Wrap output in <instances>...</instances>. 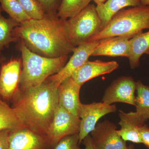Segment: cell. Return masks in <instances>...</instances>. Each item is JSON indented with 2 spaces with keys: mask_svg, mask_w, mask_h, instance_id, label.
<instances>
[{
  "mask_svg": "<svg viewBox=\"0 0 149 149\" xmlns=\"http://www.w3.org/2000/svg\"><path fill=\"white\" fill-rule=\"evenodd\" d=\"M66 20L57 13H46L41 19L20 24L14 29L13 36L40 55L52 58L68 56L75 47L68 38Z\"/></svg>",
  "mask_w": 149,
  "mask_h": 149,
  "instance_id": "1",
  "label": "cell"
},
{
  "mask_svg": "<svg viewBox=\"0 0 149 149\" xmlns=\"http://www.w3.org/2000/svg\"><path fill=\"white\" fill-rule=\"evenodd\" d=\"M58 88L47 78L37 87L20 91L13 107L23 127L47 136L58 105Z\"/></svg>",
  "mask_w": 149,
  "mask_h": 149,
  "instance_id": "2",
  "label": "cell"
},
{
  "mask_svg": "<svg viewBox=\"0 0 149 149\" xmlns=\"http://www.w3.org/2000/svg\"><path fill=\"white\" fill-rule=\"evenodd\" d=\"M17 42L22 65L19 83L21 91L41 85L48 77L59 71L68 60V56L52 58L40 55L30 51L22 41Z\"/></svg>",
  "mask_w": 149,
  "mask_h": 149,
  "instance_id": "3",
  "label": "cell"
},
{
  "mask_svg": "<svg viewBox=\"0 0 149 149\" xmlns=\"http://www.w3.org/2000/svg\"><path fill=\"white\" fill-rule=\"evenodd\" d=\"M145 29H149V6L124 8L116 13L102 30L91 37L89 42L117 36L131 39Z\"/></svg>",
  "mask_w": 149,
  "mask_h": 149,
  "instance_id": "4",
  "label": "cell"
},
{
  "mask_svg": "<svg viewBox=\"0 0 149 149\" xmlns=\"http://www.w3.org/2000/svg\"><path fill=\"white\" fill-rule=\"evenodd\" d=\"M66 26L70 41L75 47L89 42L91 37L103 29L96 6L93 4H90L79 13L67 19Z\"/></svg>",
  "mask_w": 149,
  "mask_h": 149,
  "instance_id": "5",
  "label": "cell"
},
{
  "mask_svg": "<svg viewBox=\"0 0 149 149\" xmlns=\"http://www.w3.org/2000/svg\"><path fill=\"white\" fill-rule=\"evenodd\" d=\"M80 118L67 111L58 105L47 137L52 147H54L61 139L65 136L79 133Z\"/></svg>",
  "mask_w": 149,
  "mask_h": 149,
  "instance_id": "6",
  "label": "cell"
},
{
  "mask_svg": "<svg viewBox=\"0 0 149 149\" xmlns=\"http://www.w3.org/2000/svg\"><path fill=\"white\" fill-rule=\"evenodd\" d=\"M117 107L114 104H108L103 102L82 104L79 112L80 120L79 134V144L94 130L99 119L108 113H114Z\"/></svg>",
  "mask_w": 149,
  "mask_h": 149,
  "instance_id": "7",
  "label": "cell"
},
{
  "mask_svg": "<svg viewBox=\"0 0 149 149\" xmlns=\"http://www.w3.org/2000/svg\"><path fill=\"white\" fill-rule=\"evenodd\" d=\"M22 59L14 58L2 65L0 71V97L14 99L20 93Z\"/></svg>",
  "mask_w": 149,
  "mask_h": 149,
  "instance_id": "8",
  "label": "cell"
},
{
  "mask_svg": "<svg viewBox=\"0 0 149 149\" xmlns=\"http://www.w3.org/2000/svg\"><path fill=\"white\" fill-rule=\"evenodd\" d=\"M136 82L131 76H122L113 81L107 88L102 102L108 104L120 102L136 106Z\"/></svg>",
  "mask_w": 149,
  "mask_h": 149,
  "instance_id": "9",
  "label": "cell"
},
{
  "mask_svg": "<svg viewBox=\"0 0 149 149\" xmlns=\"http://www.w3.org/2000/svg\"><path fill=\"white\" fill-rule=\"evenodd\" d=\"M99 41L83 43L75 47L73 54L66 64L57 73L51 75L48 79L59 87L65 80L71 77L76 70L83 65L95 50Z\"/></svg>",
  "mask_w": 149,
  "mask_h": 149,
  "instance_id": "10",
  "label": "cell"
},
{
  "mask_svg": "<svg viewBox=\"0 0 149 149\" xmlns=\"http://www.w3.org/2000/svg\"><path fill=\"white\" fill-rule=\"evenodd\" d=\"M114 123L106 120L97 123L91 136L97 149H128L126 142L117 132Z\"/></svg>",
  "mask_w": 149,
  "mask_h": 149,
  "instance_id": "11",
  "label": "cell"
},
{
  "mask_svg": "<svg viewBox=\"0 0 149 149\" xmlns=\"http://www.w3.org/2000/svg\"><path fill=\"white\" fill-rule=\"evenodd\" d=\"M9 143V149H48L52 147L47 136L24 127L11 131Z\"/></svg>",
  "mask_w": 149,
  "mask_h": 149,
  "instance_id": "12",
  "label": "cell"
},
{
  "mask_svg": "<svg viewBox=\"0 0 149 149\" xmlns=\"http://www.w3.org/2000/svg\"><path fill=\"white\" fill-rule=\"evenodd\" d=\"M81 88V85L70 77L63 81L58 88V104L79 118L82 104L80 99Z\"/></svg>",
  "mask_w": 149,
  "mask_h": 149,
  "instance_id": "13",
  "label": "cell"
},
{
  "mask_svg": "<svg viewBox=\"0 0 149 149\" xmlns=\"http://www.w3.org/2000/svg\"><path fill=\"white\" fill-rule=\"evenodd\" d=\"M118 67L119 64L116 61L88 60L76 70L72 73L71 77L77 84L82 86L86 82L93 78L102 74L110 73Z\"/></svg>",
  "mask_w": 149,
  "mask_h": 149,
  "instance_id": "14",
  "label": "cell"
},
{
  "mask_svg": "<svg viewBox=\"0 0 149 149\" xmlns=\"http://www.w3.org/2000/svg\"><path fill=\"white\" fill-rule=\"evenodd\" d=\"M130 39L128 37L117 36L99 40L92 56L125 57L128 58L130 55Z\"/></svg>",
  "mask_w": 149,
  "mask_h": 149,
  "instance_id": "15",
  "label": "cell"
},
{
  "mask_svg": "<svg viewBox=\"0 0 149 149\" xmlns=\"http://www.w3.org/2000/svg\"><path fill=\"white\" fill-rule=\"evenodd\" d=\"M118 115L120 119L118 124L120 126V130H117L118 135L125 142L142 143L139 130L144 123L138 117L135 112L125 113L120 110Z\"/></svg>",
  "mask_w": 149,
  "mask_h": 149,
  "instance_id": "16",
  "label": "cell"
},
{
  "mask_svg": "<svg viewBox=\"0 0 149 149\" xmlns=\"http://www.w3.org/2000/svg\"><path fill=\"white\" fill-rule=\"evenodd\" d=\"M141 5L140 0H107L105 2L96 6V9L102 23L103 29L118 12L128 7Z\"/></svg>",
  "mask_w": 149,
  "mask_h": 149,
  "instance_id": "17",
  "label": "cell"
},
{
  "mask_svg": "<svg viewBox=\"0 0 149 149\" xmlns=\"http://www.w3.org/2000/svg\"><path fill=\"white\" fill-rule=\"evenodd\" d=\"M130 55L128 58L132 69L140 65V60L143 54L149 55V30L141 32L130 39Z\"/></svg>",
  "mask_w": 149,
  "mask_h": 149,
  "instance_id": "18",
  "label": "cell"
},
{
  "mask_svg": "<svg viewBox=\"0 0 149 149\" xmlns=\"http://www.w3.org/2000/svg\"><path fill=\"white\" fill-rule=\"evenodd\" d=\"M0 6V54L5 48L8 47L12 42H17L18 40L14 37L13 31L20 24L10 17L6 18L2 15Z\"/></svg>",
  "mask_w": 149,
  "mask_h": 149,
  "instance_id": "19",
  "label": "cell"
},
{
  "mask_svg": "<svg viewBox=\"0 0 149 149\" xmlns=\"http://www.w3.org/2000/svg\"><path fill=\"white\" fill-rule=\"evenodd\" d=\"M136 111L138 117L143 122L149 119V86L144 85L141 80L136 82Z\"/></svg>",
  "mask_w": 149,
  "mask_h": 149,
  "instance_id": "20",
  "label": "cell"
},
{
  "mask_svg": "<svg viewBox=\"0 0 149 149\" xmlns=\"http://www.w3.org/2000/svg\"><path fill=\"white\" fill-rule=\"evenodd\" d=\"M23 127L14 109L10 107L0 97V131H13Z\"/></svg>",
  "mask_w": 149,
  "mask_h": 149,
  "instance_id": "21",
  "label": "cell"
},
{
  "mask_svg": "<svg viewBox=\"0 0 149 149\" xmlns=\"http://www.w3.org/2000/svg\"><path fill=\"white\" fill-rule=\"evenodd\" d=\"M93 0H61L57 10L60 18L67 20L88 6Z\"/></svg>",
  "mask_w": 149,
  "mask_h": 149,
  "instance_id": "22",
  "label": "cell"
},
{
  "mask_svg": "<svg viewBox=\"0 0 149 149\" xmlns=\"http://www.w3.org/2000/svg\"><path fill=\"white\" fill-rule=\"evenodd\" d=\"M0 6L3 10L8 14L10 17L19 24L31 19L17 0H0Z\"/></svg>",
  "mask_w": 149,
  "mask_h": 149,
  "instance_id": "23",
  "label": "cell"
},
{
  "mask_svg": "<svg viewBox=\"0 0 149 149\" xmlns=\"http://www.w3.org/2000/svg\"><path fill=\"white\" fill-rule=\"evenodd\" d=\"M23 10L31 19L43 18L46 12L37 0H17Z\"/></svg>",
  "mask_w": 149,
  "mask_h": 149,
  "instance_id": "24",
  "label": "cell"
},
{
  "mask_svg": "<svg viewBox=\"0 0 149 149\" xmlns=\"http://www.w3.org/2000/svg\"><path fill=\"white\" fill-rule=\"evenodd\" d=\"M79 145V134L76 133L63 137L53 149H83Z\"/></svg>",
  "mask_w": 149,
  "mask_h": 149,
  "instance_id": "25",
  "label": "cell"
},
{
  "mask_svg": "<svg viewBox=\"0 0 149 149\" xmlns=\"http://www.w3.org/2000/svg\"><path fill=\"white\" fill-rule=\"evenodd\" d=\"M46 13H57L61 0H37Z\"/></svg>",
  "mask_w": 149,
  "mask_h": 149,
  "instance_id": "26",
  "label": "cell"
},
{
  "mask_svg": "<svg viewBox=\"0 0 149 149\" xmlns=\"http://www.w3.org/2000/svg\"><path fill=\"white\" fill-rule=\"evenodd\" d=\"M11 131L9 130L0 131V149H9V137Z\"/></svg>",
  "mask_w": 149,
  "mask_h": 149,
  "instance_id": "27",
  "label": "cell"
},
{
  "mask_svg": "<svg viewBox=\"0 0 149 149\" xmlns=\"http://www.w3.org/2000/svg\"><path fill=\"white\" fill-rule=\"evenodd\" d=\"M139 132L142 143L149 149V127L144 124L140 128Z\"/></svg>",
  "mask_w": 149,
  "mask_h": 149,
  "instance_id": "28",
  "label": "cell"
},
{
  "mask_svg": "<svg viewBox=\"0 0 149 149\" xmlns=\"http://www.w3.org/2000/svg\"><path fill=\"white\" fill-rule=\"evenodd\" d=\"M82 143L85 146L83 149H97L94 146L91 135H88L83 139Z\"/></svg>",
  "mask_w": 149,
  "mask_h": 149,
  "instance_id": "29",
  "label": "cell"
},
{
  "mask_svg": "<svg viewBox=\"0 0 149 149\" xmlns=\"http://www.w3.org/2000/svg\"><path fill=\"white\" fill-rule=\"evenodd\" d=\"M107 0H93L94 3H95L96 5L99 6L105 2Z\"/></svg>",
  "mask_w": 149,
  "mask_h": 149,
  "instance_id": "30",
  "label": "cell"
},
{
  "mask_svg": "<svg viewBox=\"0 0 149 149\" xmlns=\"http://www.w3.org/2000/svg\"><path fill=\"white\" fill-rule=\"evenodd\" d=\"M141 5L149 6V0H140Z\"/></svg>",
  "mask_w": 149,
  "mask_h": 149,
  "instance_id": "31",
  "label": "cell"
},
{
  "mask_svg": "<svg viewBox=\"0 0 149 149\" xmlns=\"http://www.w3.org/2000/svg\"><path fill=\"white\" fill-rule=\"evenodd\" d=\"M129 146V149H136L135 146L133 145H132V144L129 145V146Z\"/></svg>",
  "mask_w": 149,
  "mask_h": 149,
  "instance_id": "32",
  "label": "cell"
},
{
  "mask_svg": "<svg viewBox=\"0 0 149 149\" xmlns=\"http://www.w3.org/2000/svg\"><path fill=\"white\" fill-rule=\"evenodd\" d=\"M3 59L2 58H0V64H1V63Z\"/></svg>",
  "mask_w": 149,
  "mask_h": 149,
  "instance_id": "33",
  "label": "cell"
}]
</instances>
